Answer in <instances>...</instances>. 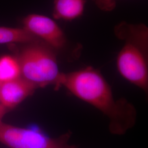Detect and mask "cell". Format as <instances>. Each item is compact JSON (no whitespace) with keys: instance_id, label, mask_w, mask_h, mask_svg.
Instances as JSON below:
<instances>
[{"instance_id":"7c38bea8","label":"cell","mask_w":148,"mask_h":148,"mask_svg":"<svg viewBox=\"0 0 148 148\" xmlns=\"http://www.w3.org/2000/svg\"><path fill=\"white\" fill-rule=\"evenodd\" d=\"M1 83L0 82V88H1Z\"/></svg>"},{"instance_id":"ba28073f","label":"cell","mask_w":148,"mask_h":148,"mask_svg":"<svg viewBox=\"0 0 148 148\" xmlns=\"http://www.w3.org/2000/svg\"><path fill=\"white\" fill-rule=\"evenodd\" d=\"M21 77V67L18 58L10 55H5L0 57V82L1 84Z\"/></svg>"},{"instance_id":"7a4b0ae2","label":"cell","mask_w":148,"mask_h":148,"mask_svg":"<svg viewBox=\"0 0 148 148\" xmlns=\"http://www.w3.org/2000/svg\"><path fill=\"white\" fill-rule=\"evenodd\" d=\"M18 59L23 79L36 87L58 85L62 73L54 54L47 48L28 45L21 50Z\"/></svg>"},{"instance_id":"52a82bcc","label":"cell","mask_w":148,"mask_h":148,"mask_svg":"<svg viewBox=\"0 0 148 148\" xmlns=\"http://www.w3.org/2000/svg\"><path fill=\"white\" fill-rule=\"evenodd\" d=\"M85 5V0H54L53 16L64 21L76 19L83 14Z\"/></svg>"},{"instance_id":"277c9868","label":"cell","mask_w":148,"mask_h":148,"mask_svg":"<svg viewBox=\"0 0 148 148\" xmlns=\"http://www.w3.org/2000/svg\"><path fill=\"white\" fill-rule=\"evenodd\" d=\"M116 65L123 78L142 90H147L148 65L145 56L137 43L131 41L125 43L117 56Z\"/></svg>"},{"instance_id":"8992f818","label":"cell","mask_w":148,"mask_h":148,"mask_svg":"<svg viewBox=\"0 0 148 148\" xmlns=\"http://www.w3.org/2000/svg\"><path fill=\"white\" fill-rule=\"evenodd\" d=\"M37 87L21 77L1 84L0 104L7 109L12 108L32 95Z\"/></svg>"},{"instance_id":"30bf717a","label":"cell","mask_w":148,"mask_h":148,"mask_svg":"<svg viewBox=\"0 0 148 148\" xmlns=\"http://www.w3.org/2000/svg\"><path fill=\"white\" fill-rule=\"evenodd\" d=\"M97 5L103 10L111 11L115 6L116 0H94Z\"/></svg>"},{"instance_id":"9c48e42d","label":"cell","mask_w":148,"mask_h":148,"mask_svg":"<svg viewBox=\"0 0 148 148\" xmlns=\"http://www.w3.org/2000/svg\"><path fill=\"white\" fill-rule=\"evenodd\" d=\"M35 38L23 27H0V45L30 43Z\"/></svg>"},{"instance_id":"6da1fadb","label":"cell","mask_w":148,"mask_h":148,"mask_svg":"<svg viewBox=\"0 0 148 148\" xmlns=\"http://www.w3.org/2000/svg\"><path fill=\"white\" fill-rule=\"evenodd\" d=\"M57 86H63L82 101L105 114L112 131L124 132L133 123V108L115 101L110 86L101 74L90 67L62 73Z\"/></svg>"},{"instance_id":"3957f363","label":"cell","mask_w":148,"mask_h":148,"mask_svg":"<svg viewBox=\"0 0 148 148\" xmlns=\"http://www.w3.org/2000/svg\"><path fill=\"white\" fill-rule=\"evenodd\" d=\"M0 142L11 148H76L32 128L0 123Z\"/></svg>"},{"instance_id":"8fae6325","label":"cell","mask_w":148,"mask_h":148,"mask_svg":"<svg viewBox=\"0 0 148 148\" xmlns=\"http://www.w3.org/2000/svg\"><path fill=\"white\" fill-rule=\"evenodd\" d=\"M7 109H7L4 106H3L1 104H0V123L2 122V119L5 115Z\"/></svg>"},{"instance_id":"5b68a950","label":"cell","mask_w":148,"mask_h":148,"mask_svg":"<svg viewBox=\"0 0 148 148\" xmlns=\"http://www.w3.org/2000/svg\"><path fill=\"white\" fill-rule=\"evenodd\" d=\"M23 28L34 37L42 39L50 46L62 47L66 42L64 32L58 24L47 16L30 14L23 21Z\"/></svg>"}]
</instances>
